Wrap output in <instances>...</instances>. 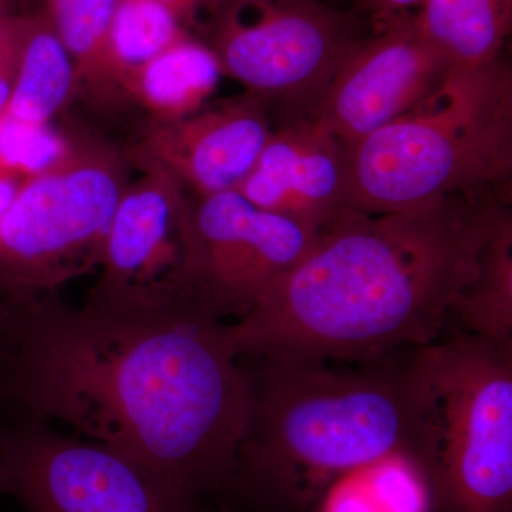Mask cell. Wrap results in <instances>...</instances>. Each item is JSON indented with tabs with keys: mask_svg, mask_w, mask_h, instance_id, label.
Wrapping results in <instances>:
<instances>
[{
	"mask_svg": "<svg viewBox=\"0 0 512 512\" xmlns=\"http://www.w3.org/2000/svg\"><path fill=\"white\" fill-rule=\"evenodd\" d=\"M450 69L409 13L379 23L343 59L313 119L346 147L400 119L439 89Z\"/></svg>",
	"mask_w": 512,
	"mask_h": 512,
	"instance_id": "obj_11",
	"label": "cell"
},
{
	"mask_svg": "<svg viewBox=\"0 0 512 512\" xmlns=\"http://www.w3.org/2000/svg\"><path fill=\"white\" fill-rule=\"evenodd\" d=\"M195 292L225 318L247 313L318 239L302 222L261 210L237 190L191 202Z\"/></svg>",
	"mask_w": 512,
	"mask_h": 512,
	"instance_id": "obj_10",
	"label": "cell"
},
{
	"mask_svg": "<svg viewBox=\"0 0 512 512\" xmlns=\"http://www.w3.org/2000/svg\"><path fill=\"white\" fill-rule=\"evenodd\" d=\"M28 18L0 19V113L8 106L18 76Z\"/></svg>",
	"mask_w": 512,
	"mask_h": 512,
	"instance_id": "obj_22",
	"label": "cell"
},
{
	"mask_svg": "<svg viewBox=\"0 0 512 512\" xmlns=\"http://www.w3.org/2000/svg\"><path fill=\"white\" fill-rule=\"evenodd\" d=\"M185 37L183 23L156 0H117L107 49L111 94H120L128 74Z\"/></svg>",
	"mask_w": 512,
	"mask_h": 512,
	"instance_id": "obj_19",
	"label": "cell"
},
{
	"mask_svg": "<svg viewBox=\"0 0 512 512\" xmlns=\"http://www.w3.org/2000/svg\"><path fill=\"white\" fill-rule=\"evenodd\" d=\"M50 123H28L0 113V168L26 178L45 173L72 148Z\"/></svg>",
	"mask_w": 512,
	"mask_h": 512,
	"instance_id": "obj_21",
	"label": "cell"
},
{
	"mask_svg": "<svg viewBox=\"0 0 512 512\" xmlns=\"http://www.w3.org/2000/svg\"><path fill=\"white\" fill-rule=\"evenodd\" d=\"M77 89L72 57L49 20L28 18L18 76L3 111L28 123H50Z\"/></svg>",
	"mask_w": 512,
	"mask_h": 512,
	"instance_id": "obj_16",
	"label": "cell"
},
{
	"mask_svg": "<svg viewBox=\"0 0 512 512\" xmlns=\"http://www.w3.org/2000/svg\"><path fill=\"white\" fill-rule=\"evenodd\" d=\"M404 372L433 512H511L512 353L463 330L417 348Z\"/></svg>",
	"mask_w": 512,
	"mask_h": 512,
	"instance_id": "obj_5",
	"label": "cell"
},
{
	"mask_svg": "<svg viewBox=\"0 0 512 512\" xmlns=\"http://www.w3.org/2000/svg\"><path fill=\"white\" fill-rule=\"evenodd\" d=\"M237 191L261 210L322 231L350 208L348 147L313 117L288 121Z\"/></svg>",
	"mask_w": 512,
	"mask_h": 512,
	"instance_id": "obj_13",
	"label": "cell"
},
{
	"mask_svg": "<svg viewBox=\"0 0 512 512\" xmlns=\"http://www.w3.org/2000/svg\"><path fill=\"white\" fill-rule=\"evenodd\" d=\"M117 0H49L47 20L72 57L79 87L93 96H113L107 77V49Z\"/></svg>",
	"mask_w": 512,
	"mask_h": 512,
	"instance_id": "obj_20",
	"label": "cell"
},
{
	"mask_svg": "<svg viewBox=\"0 0 512 512\" xmlns=\"http://www.w3.org/2000/svg\"><path fill=\"white\" fill-rule=\"evenodd\" d=\"M416 457L400 454L377 461L340 477L325 494L323 512H433V500L424 471L393 488L414 466Z\"/></svg>",
	"mask_w": 512,
	"mask_h": 512,
	"instance_id": "obj_18",
	"label": "cell"
},
{
	"mask_svg": "<svg viewBox=\"0 0 512 512\" xmlns=\"http://www.w3.org/2000/svg\"><path fill=\"white\" fill-rule=\"evenodd\" d=\"M349 205L369 214L453 194L507 201L512 177V70L505 56L450 67L439 89L348 147Z\"/></svg>",
	"mask_w": 512,
	"mask_h": 512,
	"instance_id": "obj_4",
	"label": "cell"
},
{
	"mask_svg": "<svg viewBox=\"0 0 512 512\" xmlns=\"http://www.w3.org/2000/svg\"><path fill=\"white\" fill-rule=\"evenodd\" d=\"M274 133L266 103L247 93L173 121H158L131 151L197 198L237 190Z\"/></svg>",
	"mask_w": 512,
	"mask_h": 512,
	"instance_id": "obj_12",
	"label": "cell"
},
{
	"mask_svg": "<svg viewBox=\"0 0 512 512\" xmlns=\"http://www.w3.org/2000/svg\"><path fill=\"white\" fill-rule=\"evenodd\" d=\"M464 332L512 353V215L504 205L481 252L480 268L454 306Z\"/></svg>",
	"mask_w": 512,
	"mask_h": 512,
	"instance_id": "obj_17",
	"label": "cell"
},
{
	"mask_svg": "<svg viewBox=\"0 0 512 512\" xmlns=\"http://www.w3.org/2000/svg\"><path fill=\"white\" fill-rule=\"evenodd\" d=\"M23 181L25 180L18 177V175L8 173V171L0 168V222L5 218L9 208L12 207Z\"/></svg>",
	"mask_w": 512,
	"mask_h": 512,
	"instance_id": "obj_24",
	"label": "cell"
},
{
	"mask_svg": "<svg viewBox=\"0 0 512 512\" xmlns=\"http://www.w3.org/2000/svg\"><path fill=\"white\" fill-rule=\"evenodd\" d=\"M222 74L211 47L188 36L128 74L120 94L138 101L158 121H173L201 110Z\"/></svg>",
	"mask_w": 512,
	"mask_h": 512,
	"instance_id": "obj_14",
	"label": "cell"
},
{
	"mask_svg": "<svg viewBox=\"0 0 512 512\" xmlns=\"http://www.w3.org/2000/svg\"><path fill=\"white\" fill-rule=\"evenodd\" d=\"M212 52L248 93L275 100L288 121L312 117L326 87L362 37L352 15L322 0H225Z\"/></svg>",
	"mask_w": 512,
	"mask_h": 512,
	"instance_id": "obj_7",
	"label": "cell"
},
{
	"mask_svg": "<svg viewBox=\"0 0 512 512\" xmlns=\"http://www.w3.org/2000/svg\"><path fill=\"white\" fill-rule=\"evenodd\" d=\"M507 201L453 194L399 212L343 211L235 322L238 356L376 360L440 339Z\"/></svg>",
	"mask_w": 512,
	"mask_h": 512,
	"instance_id": "obj_2",
	"label": "cell"
},
{
	"mask_svg": "<svg viewBox=\"0 0 512 512\" xmlns=\"http://www.w3.org/2000/svg\"><path fill=\"white\" fill-rule=\"evenodd\" d=\"M375 10L380 23L394 18V16L407 13V9L420 5L423 0H367Z\"/></svg>",
	"mask_w": 512,
	"mask_h": 512,
	"instance_id": "obj_25",
	"label": "cell"
},
{
	"mask_svg": "<svg viewBox=\"0 0 512 512\" xmlns=\"http://www.w3.org/2000/svg\"><path fill=\"white\" fill-rule=\"evenodd\" d=\"M127 185L121 157L90 143H73L59 163L26 178L0 222V305H30L99 271Z\"/></svg>",
	"mask_w": 512,
	"mask_h": 512,
	"instance_id": "obj_6",
	"label": "cell"
},
{
	"mask_svg": "<svg viewBox=\"0 0 512 512\" xmlns=\"http://www.w3.org/2000/svg\"><path fill=\"white\" fill-rule=\"evenodd\" d=\"M413 16L448 66L477 69L504 56L512 0H423Z\"/></svg>",
	"mask_w": 512,
	"mask_h": 512,
	"instance_id": "obj_15",
	"label": "cell"
},
{
	"mask_svg": "<svg viewBox=\"0 0 512 512\" xmlns=\"http://www.w3.org/2000/svg\"><path fill=\"white\" fill-rule=\"evenodd\" d=\"M171 10L183 25L197 22L202 13L217 15L225 0H156Z\"/></svg>",
	"mask_w": 512,
	"mask_h": 512,
	"instance_id": "obj_23",
	"label": "cell"
},
{
	"mask_svg": "<svg viewBox=\"0 0 512 512\" xmlns=\"http://www.w3.org/2000/svg\"><path fill=\"white\" fill-rule=\"evenodd\" d=\"M0 400L60 421L163 477L188 500L227 487L252 379L210 303L116 308L60 295L0 305Z\"/></svg>",
	"mask_w": 512,
	"mask_h": 512,
	"instance_id": "obj_1",
	"label": "cell"
},
{
	"mask_svg": "<svg viewBox=\"0 0 512 512\" xmlns=\"http://www.w3.org/2000/svg\"><path fill=\"white\" fill-rule=\"evenodd\" d=\"M128 184L104 245L99 279L87 301L116 308H157L195 292L191 201L158 168Z\"/></svg>",
	"mask_w": 512,
	"mask_h": 512,
	"instance_id": "obj_9",
	"label": "cell"
},
{
	"mask_svg": "<svg viewBox=\"0 0 512 512\" xmlns=\"http://www.w3.org/2000/svg\"><path fill=\"white\" fill-rule=\"evenodd\" d=\"M237 476L275 503L303 508L340 477L392 456L423 464V433L406 372L262 359Z\"/></svg>",
	"mask_w": 512,
	"mask_h": 512,
	"instance_id": "obj_3",
	"label": "cell"
},
{
	"mask_svg": "<svg viewBox=\"0 0 512 512\" xmlns=\"http://www.w3.org/2000/svg\"><path fill=\"white\" fill-rule=\"evenodd\" d=\"M0 494L29 512H192L191 500L116 448L29 419L0 430Z\"/></svg>",
	"mask_w": 512,
	"mask_h": 512,
	"instance_id": "obj_8",
	"label": "cell"
},
{
	"mask_svg": "<svg viewBox=\"0 0 512 512\" xmlns=\"http://www.w3.org/2000/svg\"><path fill=\"white\" fill-rule=\"evenodd\" d=\"M2 345H3L2 335H0V355H2Z\"/></svg>",
	"mask_w": 512,
	"mask_h": 512,
	"instance_id": "obj_26",
	"label": "cell"
}]
</instances>
